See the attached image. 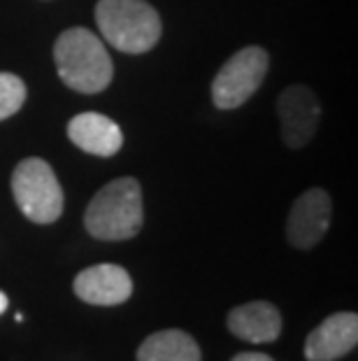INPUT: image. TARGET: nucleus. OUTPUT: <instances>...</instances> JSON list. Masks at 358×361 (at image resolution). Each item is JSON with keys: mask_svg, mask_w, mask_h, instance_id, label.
Segmentation results:
<instances>
[{"mask_svg": "<svg viewBox=\"0 0 358 361\" xmlns=\"http://www.w3.org/2000/svg\"><path fill=\"white\" fill-rule=\"evenodd\" d=\"M54 63L65 87L79 94H101L110 87L114 66L103 40L89 28H68L54 44Z\"/></svg>", "mask_w": 358, "mask_h": 361, "instance_id": "nucleus-1", "label": "nucleus"}, {"mask_svg": "<svg viewBox=\"0 0 358 361\" xmlns=\"http://www.w3.org/2000/svg\"><path fill=\"white\" fill-rule=\"evenodd\" d=\"M142 224V187L135 178L105 184L84 212V226L98 240H128L140 233Z\"/></svg>", "mask_w": 358, "mask_h": 361, "instance_id": "nucleus-2", "label": "nucleus"}, {"mask_svg": "<svg viewBox=\"0 0 358 361\" xmlns=\"http://www.w3.org/2000/svg\"><path fill=\"white\" fill-rule=\"evenodd\" d=\"M96 21L105 40L124 54H144L161 40V17L147 0H98Z\"/></svg>", "mask_w": 358, "mask_h": 361, "instance_id": "nucleus-3", "label": "nucleus"}, {"mask_svg": "<svg viewBox=\"0 0 358 361\" xmlns=\"http://www.w3.org/2000/svg\"><path fill=\"white\" fill-rule=\"evenodd\" d=\"M12 196L33 224H54L63 214V189L44 159L19 161L12 173Z\"/></svg>", "mask_w": 358, "mask_h": 361, "instance_id": "nucleus-4", "label": "nucleus"}, {"mask_svg": "<svg viewBox=\"0 0 358 361\" xmlns=\"http://www.w3.org/2000/svg\"><path fill=\"white\" fill-rule=\"evenodd\" d=\"M270 68V56L263 47H245L235 51L221 66L212 82V101L219 110H235L247 103L263 84Z\"/></svg>", "mask_w": 358, "mask_h": 361, "instance_id": "nucleus-5", "label": "nucleus"}, {"mask_svg": "<svg viewBox=\"0 0 358 361\" xmlns=\"http://www.w3.org/2000/svg\"><path fill=\"white\" fill-rule=\"evenodd\" d=\"M277 114L286 147L302 149L317 135L319 121H321V103L309 87L293 84L279 94Z\"/></svg>", "mask_w": 358, "mask_h": 361, "instance_id": "nucleus-6", "label": "nucleus"}, {"mask_svg": "<svg viewBox=\"0 0 358 361\" xmlns=\"http://www.w3.org/2000/svg\"><path fill=\"white\" fill-rule=\"evenodd\" d=\"M331 196L324 189L312 187L295 198L286 219V238L293 247L312 250L324 240L331 226Z\"/></svg>", "mask_w": 358, "mask_h": 361, "instance_id": "nucleus-7", "label": "nucleus"}, {"mask_svg": "<svg viewBox=\"0 0 358 361\" xmlns=\"http://www.w3.org/2000/svg\"><path fill=\"white\" fill-rule=\"evenodd\" d=\"M358 345V314L335 312L326 317L305 341L307 361H338Z\"/></svg>", "mask_w": 358, "mask_h": 361, "instance_id": "nucleus-8", "label": "nucleus"}, {"mask_svg": "<svg viewBox=\"0 0 358 361\" xmlns=\"http://www.w3.org/2000/svg\"><path fill=\"white\" fill-rule=\"evenodd\" d=\"M79 301L89 305H121L133 294V280L126 268L117 264H98L75 278L72 284Z\"/></svg>", "mask_w": 358, "mask_h": 361, "instance_id": "nucleus-9", "label": "nucleus"}, {"mask_svg": "<svg viewBox=\"0 0 358 361\" xmlns=\"http://www.w3.org/2000/svg\"><path fill=\"white\" fill-rule=\"evenodd\" d=\"M68 137L94 157H114L124 145V133L117 121L98 112H82L72 117L68 124Z\"/></svg>", "mask_w": 358, "mask_h": 361, "instance_id": "nucleus-10", "label": "nucleus"}, {"mask_svg": "<svg viewBox=\"0 0 358 361\" xmlns=\"http://www.w3.org/2000/svg\"><path fill=\"white\" fill-rule=\"evenodd\" d=\"M228 331L247 343H275L281 334V314L268 301H249L228 312Z\"/></svg>", "mask_w": 358, "mask_h": 361, "instance_id": "nucleus-11", "label": "nucleus"}, {"mask_svg": "<svg viewBox=\"0 0 358 361\" xmlns=\"http://www.w3.org/2000/svg\"><path fill=\"white\" fill-rule=\"evenodd\" d=\"M196 338L179 329H163L147 336L138 348V361H200Z\"/></svg>", "mask_w": 358, "mask_h": 361, "instance_id": "nucleus-12", "label": "nucleus"}, {"mask_svg": "<svg viewBox=\"0 0 358 361\" xmlns=\"http://www.w3.org/2000/svg\"><path fill=\"white\" fill-rule=\"evenodd\" d=\"M26 103V84L14 73H0V121L17 114Z\"/></svg>", "mask_w": 358, "mask_h": 361, "instance_id": "nucleus-13", "label": "nucleus"}, {"mask_svg": "<svg viewBox=\"0 0 358 361\" xmlns=\"http://www.w3.org/2000/svg\"><path fill=\"white\" fill-rule=\"evenodd\" d=\"M231 361H275V359L270 355H263V352H240Z\"/></svg>", "mask_w": 358, "mask_h": 361, "instance_id": "nucleus-14", "label": "nucleus"}, {"mask_svg": "<svg viewBox=\"0 0 358 361\" xmlns=\"http://www.w3.org/2000/svg\"><path fill=\"white\" fill-rule=\"evenodd\" d=\"M7 305H10V301H7L5 291H0V314H3V312L7 310Z\"/></svg>", "mask_w": 358, "mask_h": 361, "instance_id": "nucleus-15", "label": "nucleus"}]
</instances>
